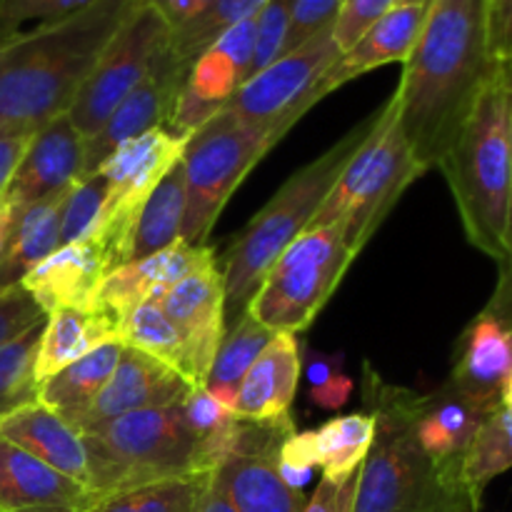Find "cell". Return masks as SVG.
<instances>
[{
    "instance_id": "1f68e13d",
    "label": "cell",
    "mask_w": 512,
    "mask_h": 512,
    "mask_svg": "<svg viewBox=\"0 0 512 512\" xmlns=\"http://www.w3.org/2000/svg\"><path fill=\"white\" fill-rule=\"evenodd\" d=\"M512 470V408L500 405L485 418L463 458V480L480 505V495L498 475Z\"/></svg>"
},
{
    "instance_id": "ab89813d",
    "label": "cell",
    "mask_w": 512,
    "mask_h": 512,
    "mask_svg": "<svg viewBox=\"0 0 512 512\" xmlns=\"http://www.w3.org/2000/svg\"><path fill=\"white\" fill-rule=\"evenodd\" d=\"M45 320H48V315L25 293L23 285L0 290V345L20 338Z\"/></svg>"
},
{
    "instance_id": "ba28073f",
    "label": "cell",
    "mask_w": 512,
    "mask_h": 512,
    "mask_svg": "<svg viewBox=\"0 0 512 512\" xmlns=\"http://www.w3.org/2000/svg\"><path fill=\"white\" fill-rule=\"evenodd\" d=\"M275 145L263 130L243 123L228 110H218L200 125L183 148L185 218L180 238L203 248L220 210L245 175Z\"/></svg>"
},
{
    "instance_id": "4fadbf2b",
    "label": "cell",
    "mask_w": 512,
    "mask_h": 512,
    "mask_svg": "<svg viewBox=\"0 0 512 512\" xmlns=\"http://www.w3.org/2000/svg\"><path fill=\"white\" fill-rule=\"evenodd\" d=\"M193 390V385L163 360L125 345L105 388L100 390L93 405L70 425L85 433L123 415L180 405Z\"/></svg>"
},
{
    "instance_id": "6da1fadb",
    "label": "cell",
    "mask_w": 512,
    "mask_h": 512,
    "mask_svg": "<svg viewBox=\"0 0 512 512\" xmlns=\"http://www.w3.org/2000/svg\"><path fill=\"white\" fill-rule=\"evenodd\" d=\"M495 65L488 0H430L395 88L400 128L425 173L453 148Z\"/></svg>"
},
{
    "instance_id": "cb8c5ba5",
    "label": "cell",
    "mask_w": 512,
    "mask_h": 512,
    "mask_svg": "<svg viewBox=\"0 0 512 512\" xmlns=\"http://www.w3.org/2000/svg\"><path fill=\"white\" fill-rule=\"evenodd\" d=\"M68 190L13 210L8 243L0 255V290L23 283L35 265L60 248V213Z\"/></svg>"
},
{
    "instance_id": "ee69618b",
    "label": "cell",
    "mask_w": 512,
    "mask_h": 512,
    "mask_svg": "<svg viewBox=\"0 0 512 512\" xmlns=\"http://www.w3.org/2000/svg\"><path fill=\"white\" fill-rule=\"evenodd\" d=\"M488 53L493 63L512 58V0H488Z\"/></svg>"
},
{
    "instance_id": "9f6ffc18",
    "label": "cell",
    "mask_w": 512,
    "mask_h": 512,
    "mask_svg": "<svg viewBox=\"0 0 512 512\" xmlns=\"http://www.w3.org/2000/svg\"><path fill=\"white\" fill-rule=\"evenodd\" d=\"M0 512H3V510H0Z\"/></svg>"
},
{
    "instance_id": "4dcf8cb0",
    "label": "cell",
    "mask_w": 512,
    "mask_h": 512,
    "mask_svg": "<svg viewBox=\"0 0 512 512\" xmlns=\"http://www.w3.org/2000/svg\"><path fill=\"white\" fill-rule=\"evenodd\" d=\"M268 0H213L198 15L170 28L168 48L183 65H193L200 53L215 45L233 25L255 18Z\"/></svg>"
},
{
    "instance_id": "d6a6232c",
    "label": "cell",
    "mask_w": 512,
    "mask_h": 512,
    "mask_svg": "<svg viewBox=\"0 0 512 512\" xmlns=\"http://www.w3.org/2000/svg\"><path fill=\"white\" fill-rule=\"evenodd\" d=\"M213 473H195L120 490L98 498L85 512H195V505Z\"/></svg>"
},
{
    "instance_id": "c3c4849f",
    "label": "cell",
    "mask_w": 512,
    "mask_h": 512,
    "mask_svg": "<svg viewBox=\"0 0 512 512\" xmlns=\"http://www.w3.org/2000/svg\"><path fill=\"white\" fill-rule=\"evenodd\" d=\"M148 3L160 10V15L168 20L170 28H175V25L185 23V20H190L193 15H198L200 10H203L205 5L213 3V0H148Z\"/></svg>"
},
{
    "instance_id": "d6986e66",
    "label": "cell",
    "mask_w": 512,
    "mask_h": 512,
    "mask_svg": "<svg viewBox=\"0 0 512 512\" xmlns=\"http://www.w3.org/2000/svg\"><path fill=\"white\" fill-rule=\"evenodd\" d=\"M428 3L393 5L388 13L380 15L360 35L358 43L340 53V58L330 65L328 73L323 75V83H320V93H333L340 85L350 83V80L360 78L375 68H383V65L405 63L415 40H418L420 28H423Z\"/></svg>"
},
{
    "instance_id": "d4e9b609",
    "label": "cell",
    "mask_w": 512,
    "mask_h": 512,
    "mask_svg": "<svg viewBox=\"0 0 512 512\" xmlns=\"http://www.w3.org/2000/svg\"><path fill=\"white\" fill-rule=\"evenodd\" d=\"M215 478L238 512H303L308 503L303 490L285 483L278 460L235 455L215 468Z\"/></svg>"
},
{
    "instance_id": "d590c367",
    "label": "cell",
    "mask_w": 512,
    "mask_h": 512,
    "mask_svg": "<svg viewBox=\"0 0 512 512\" xmlns=\"http://www.w3.org/2000/svg\"><path fill=\"white\" fill-rule=\"evenodd\" d=\"M240 88V75L235 68L233 60L223 53L220 48L210 45L205 53H200L195 58V63L190 65L188 78H185L183 90L190 98L200 100L205 105H213V108H223L228 103L230 95Z\"/></svg>"
},
{
    "instance_id": "f35d334b",
    "label": "cell",
    "mask_w": 512,
    "mask_h": 512,
    "mask_svg": "<svg viewBox=\"0 0 512 512\" xmlns=\"http://www.w3.org/2000/svg\"><path fill=\"white\" fill-rule=\"evenodd\" d=\"M340 8H343V0H293L283 55L293 53L310 38L335 25Z\"/></svg>"
},
{
    "instance_id": "e575fe53",
    "label": "cell",
    "mask_w": 512,
    "mask_h": 512,
    "mask_svg": "<svg viewBox=\"0 0 512 512\" xmlns=\"http://www.w3.org/2000/svg\"><path fill=\"white\" fill-rule=\"evenodd\" d=\"M105 200H108V180L103 173H90L70 185L60 213V245L90 240L98 235L103 223Z\"/></svg>"
},
{
    "instance_id": "8fae6325",
    "label": "cell",
    "mask_w": 512,
    "mask_h": 512,
    "mask_svg": "<svg viewBox=\"0 0 512 512\" xmlns=\"http://www.w3.org/2000/svg\"><path fill=\"white\" fill-rule=\"evenodd\" d=\"M168 40L170 23L155 5L143 0L105 45L98 63L90 70L88 80L70 105V123L85 140H90L103 128L113 110L145 78Z\"/></svg>"
},
{
    "instance_id": "b9f144b4",
    "label": "cell",
    "mask_w": 512,
    "mask_h": 512,
    "mask_svg": "<svg viewBox=\"0 0 512 512\" xmlns=\"http://www.w3.org/2000/svg\"><path fill=\"white\" fill-rule=\"evenodd\" d=\"M358 473L348 475L343 480L320 478L313 498L305 503L303 512H353L355 490H358Z\"/></svg>"
},
{
    "instance_id": "9a60e30c",
    "label": "cell",
    "mask_w": 512,
    "mask_h": 512,
    "mask_svg": "<svg viewBox=\"0 0 512 512\" xmlns=\"http://www.w3.org/2000/svg\"><path fill=\"white\" fill-rule=\"evenodd\" d=\"M215 260L218 258H215V250L210 245L195 248V245L178 238L168 248L158 250L148 258L113 270L100 285L93 308L103 310L120 325V320L133 313L138 305L158 303L175 283L188 278L195 270L215 263Z\"/></svg>"
},
{
    "instance_id": "f546056e",
    "label": "cell",
    "mask_w": 512,
    "mask_h": 512,
    "mask_svg": "<svg viewBox=\"0 0 512 512\" xmlns=\"http://www.w3.org/2000/svg\"><path fill=\"white\" fill-rule=\"evenodd\" d=\"M118 340L128 348H138L153 358L163 360L165 365L178 370L193 388H198L193 365H190L188 345L173 328V323L165 318L158 303H143L133 313L125 315L118 325Z\"/></svg>"
},
{
    "instance_id": "7c38bea8",
    "label": "cell",
    "mask_w": 512,
    "mask_h": 512,
    "mask_svg": "<svg viewBox=\"0 0 512 512\" xmlns=\"http://www.w3.org/2000/svg\"><path fill=\"white\" fill-rule=\"evenodd\" d=\"M188 70V65L180 63L165 45V50L155 58L145 78L113 110L103 128L93 138L85 140V165L80 178L95 173L125 140L138 138L153 128H165L170 115H173L175 100L183 90L185 78H188Z\"/></svg>"
},
{
    "instance_id": "8d00e7d4",
    "label": "cell",
    "mask_w": 512,
    "mask_h": 512,
    "mask_svg": "<svg viewBox=\"0 0 512 512\" xmlns=\"http://www.w3.org/2000/svg\"><path fill=\"white\" fill-rule=\"evenodd\" d=\"M93 0H0V43L28 30L58 23Z\"/></svg>"
},
{
    "instance_id": "60d3db41",
    "label": "cell",
    "mask_w": 512,
    "mask_h": 512,
    "mask_svg": "<svg viewBox=\"0 0 512 512\" xmlns=\"http://www.w3.org/2000/svg\"><path fill=\"white\" fill-rule=\"evenodd\" d=\"M395 5V0H343L338 20L333 25V38L340 53L353 48L360 35Z\"/></svg>"
},
{
    "instance_id": "681fc988",
    "label": "cell",
    "mask_w": 512,
    "mask_h": 512,
    "mask_svg": "<svg viewBox=\"0 0 512 512\" xmlns=\"http://www.w3.org/2000/svg\"><path fill=\"white\" fill-rule=\"evenodd\" d=\"M195 512H238L235 510L233 500L228 498V493H225V488L220 485V480L210 478V483L205 485L203 495H200L198 505H195Z\"/></svg>"
},
{
    "instance_id": "52a82bcc",
    "label": "cell",
    "mask_w": 512,
    "mask_h": 512,
    "mask_svg": "<svg viewBox=\"0 0 512 512\" xmlns=\"http://www.w3.org/2000/svg\"><path fill=\"white\" fill-rule=\"evenodd\" d=\"M423 173L400 128L398 100L393 93L383 108H378L373 130L345 165L308 230L340 223L350 253L358 258L400 195Z\"/></svg>"
},
{
    "instance_id": "f5cc1de1",
    "label": "cell",
    "mask_w": 512,
    "mask_h": 512,
    "mask_svg": "<svg viewBox=\"0 0 512 512\" xmlns=\"http://www.w3.org/2000/svg\"><path fill=\"white\" fill-rule=\"evenodd\" d=\"M10 223H13V210H10V205L0 198V255H3L5 243H8Z\"/></svg>"
},
{
    "instance_id": "f1b7e54d",
    "label": "cell",
    "mask_w": 512,
    "mask_h": 512,
    "mask_svg": "<svg viewBox=\"0 0 512 512\" xmlns=\"http://www.w3.org/2000/svg\"><path fill=\"white\" fill-rule=\"evenodd\" d=\"M313 433L315 455H318V468L323 470V478L343 480L358 473L363 460L368 458L375 440V418L368 410L340 415Z\"/></svg>"
},
{
    "instance_id": "816d5d0a",
    "label": "cell",
    "mask_w": 512,
    "mask_h": 512,
    "mask_svg": "<svg viewBox=\"0 0 512 512\" xmlns=\"http://www.w3.org/2000/svg\"><path fill=\"white\" fill-rule=\"evenodd\" d=\"M508 70V140H510V158H512V58L505 63ZM512 255V213H510V228H508V260ZM505 260V263H508Z\"/></svg>"
},
{
    "instance_id": "f907efd6",
    "label": "cell",
    "mask_w": 512,
    "mask_h": 512,
    "mask_svg": "<svg viewBox=\"0 0 512 512\" xmlns=\"http://www.w3.org/2000/svg\"><path fill=\"white\" fill-rule=\"evenodd\" d=\"M333 375H335V365L330 363V360H313L308 368V378L310 383H313V388L323 385L325 380H330Z\"/></svg>"
},
{
    "instance_id": "836d02e7",
    "label": "cell",
    "mask_w": 512,
    "mask_h": 512,
    "mask_svg": "<svg viewBox=\"0 0 512 512\" xmlns=\"http://www.w3.org/2000/svg\"><path fill=\"white\" fill-rule=\"evenodd\" d=\"M43 328L45 323H40L20 338L0 345V418L38 400L33 368Z\"/></svg>"
},
{
    "instance_id": "11a10c76",
    "label": "cell",
    "mask_w": 512,
    "mask_h": 512,
    "mask_svg": "<svg viewBox=\"0 0 512 512\" xmlns=\"http://www.w3.org/2000/svg\"><path fill=\"white\" fill-rule=\"evenodd\" d=\"M408 3H428V0H395V5H408Z\"/></svg>"
},
{
    "instance_id": "ac0fdd59",
    "label": "cell",
    "mask_w": 512,
    "mask_h": 512,
    "mask_svg": "<svg viewBox=\"0 0 512 512\" xmlns=\"http://www.w3.org/2000/svg\"><path fill=\"white\" fill-rule=\"evenodd\" d=\"M85 485L58 473L35 455L0 438V510L85 512L95 503Z\"/></svg>"
},
{
    "instance_id": "db71d44e",
    "label": "cell",
    "mask_w": 512,
    "mask_h": 512,
    "mask_svg": "<svg viewBox=\"0 0 512 512\" xmlns=\"http://www.w3.org/2000/svg\"><path fill=\"white\" fill-rule=\"evenodd\" d=\"M500 405H508V408H512V370L508 373V378H505L503 390H500Z\"/></svg>"
},
{
    "instance_id": "2e32d148",
    "label": "cell",
    "mask_w": 512,
    "mask_h": 512,
    "mask_svg": "<svg viewBox=\"0 0 512 512\" xmlns=\"http://www.w3.org/2000/svg\"><path fill=\"white\" fill-rule=\"evenodd\" d=\"M83 165L85 138L70 123L68 113L58 115L33 133L18 170L5 188L3 200L10 210L38 203L70 188L83 175Z\"/></svg>"
},
{
    "instance_id": "9c48e42d",
    "label": "cell",
    "mask_w": 512,
    "mask_h": 512,
    "mask_svg": "<svg viewBox=\"0 0 512 512\" xmlns=\"http://www.w3.org/2000/svg\"><path fill=\"white\" fill-rule=\"evenodd\" d=\"M353 260L340 223L305 230L268 270L248 313L270 333H303L335 293Z\"/></svg>"
},
{
    "instance_id": "277c9868",
    "label": "cell",
    "mask_w": 512,
    "mask_h": 512,
    "mask_svg": "<svg viewBox=\"0 0 512 512\" xmlns=\"http://www.w3.org/2000/svg\"><path fill=\"white\" fill-rule=\"evenodd\" d=\"M465 238L503 265L512 213V158L508 140V70L498 63L475 100L443 163Z\"/></svg>"
},
{
    "instance_id": "7a4b0ae2",
    "label": "cell",
    "mask_w": 512,
    "mask_h": 512,
    "mask_svg": "<svg viewBox=\"0 0 512 512\" xmlns=\"http://www.w3.org/2000/svg\"><path fill=\"white\" fill-rule=\"evenodd\" d=\"M143 0H93L0 43V133H35L68 113L100 53Z\"/></svg>"
},
{
    "instance_id": "5b68a950",
    "label": "cell",
    "mask_w": 512,
    "mask_h": 512,
    "mask_svg": "<svg viewBox=\"0 0 512 512\" xmlns=\"http://www.w3.org/2000/svg\"><path fill=\"white\" fill-rule=\"evenodd\" d=\"M378 110L345 133L333 148L325 150L320 158L290 175L283 188L268 200L265 208L255 213V218L235 235L230 248L223 255V288H225V318L238 323L248 313L250 300L263 285L265 275L273 268L285 248L310 228L315 213L328 198L333 185L355 150L363 145L373 130Z\"/></svg>"
},
{
    "instance_id": "44dd1931",
    "label": "cell",
    "mask_w": 512,
    "mask_h": 512,
    "mask_svg": "<svg viewBox=\"0 0 512 512\" xmlns=\"http://www.w3.org/2000/svg\"><path fill=\"white\" fill-rule=\"evenodd\" d=\"M298 380V338L290 333H275L263 353L250 365L245 378L240 380L235 415L243 420H255V423L288 418Z\"/></svg>"
},
{
    "instance_id": "30bf717a",
    "label": "cell",
    "mask_w": 512,
    "mask_h": 512,
    "mask_svg": "<svg viewBox=\"0 0 512 512\" xmlns=\"http://www.w3.org/2000/svg\"><path fill=\"white\" fill-rule=\"evenodd\" d=\"M338 58L340 48L330 25L298 50L280 55L275 63L245 80L220 110H228L278 143L318 100L325 98L320 83Z\"/></svg>"
},
{
    "instance_id": "e0dca14e",
    "label": "cell",
    "mask_w": 512,
    "mask_h": 512,
    "mask_svg": "<svg viewBox=\"0 0 512 512\" xmlns=\"http://www.w3.org/2000/svg\"><path fill=\"white\" fill-rule=\"evenodd\" d=\"M110 275L108 253L98 240L60 245L23 278V288L45 315L55 310L95 305L103 280Z\"/></svg>"
},
{
    "instance_id": "5bb4252c",
    "label": "cell",
    "mask_w": 512,
    "mask_h": 512,
    "mask_svg": "<svg viewBox=\"0 0 512 512\" xmlns=\"http://www.w3.org/2000/svg\"><path fill=\"white\" fill-rule=\"evenodd\" d=\"M158 308L188 345L195 383L205 388L208 370L225 338V288L218 260L175 283L158 300Z\"/></svg>"
},
{
    "instance_id": "4316f807",
    "label": "cell",
    "mask_w": 512,
    "mask_h": 512,
    "mask_svg": "<svg viewBox=\"0 0 512 512\" xmlns=\"http://www.w3.org/2000/svg\"><path fill=\"white\" fill-rule=\"evenodd\" d=\"M185 218V170L183 160L165 173V178L155 185L145 205L135 220L133 238H130V260H143L158 250L168 248L180 238Z\"/></svg>"
},
{
    "instance_id": "7dc6e473",
    "label": "cell",
    "mask_w": 512,
    "mask_h": 512,
    "mask_svg": "<svg viewBox=\"0 0 512 512\" xmlns=\"http://www.w3.org/2000/svg\"><path fill=\"white\" fill-rule=\"evenodd\" d=\"M353 390H355V383L348 378V375L335 373L333 378L325 380L323 385H318V388H310V400H313V403L323 410H338L348 403L350 395H353Z\"/></svg>"
},
{
    "instance_id": "3957f363",
    "label": "cell",
    "mask_w": 512,
    "mask_h": 512,
    "mask_svg": "<svg viewBox=\"0 0 512 512\" xmlns=\"http://www.w3.org/2000/svg\"><path fill=\"white\" fill-rule=\"evenodd\" d=\"M365 410L375 440L360 465L353 512H475L463 465L440 463L415 435L420 395L390 385L365 363Z\"/></svg>"
},
{
    "instance_id": "bcb514c9",
    "label": "cell",
    "mask_w": 512,
    "mask_h": 512,
    "mask_svg": "<svg viewBox=\"0 0 512 512\" xmlns=\"http://www.w3.org/2000/svg\"><path fill=\"white\" fill-rule=\"evenodd\" d=\"M485 315L498 320L505 330L512 333V255L508 263L500 265V280L490 295L488 305L483 308Z\"/></svg>"
},
{
    "instance_id": "484cf974",
    "label": "cell",
    "mask_w": 512,
    "mask_h": 512,
    "mask_svg": "<svg viewBox=\"0 0 512 512\" xmlns=\"http://www.w3.org/2000/svg\"><path fill=\"white\" fill-rule=\"evenodd\" d=\"M123 348L125 345L120 340H108L85 358L70 363L68 368L38 385V403L73 423L78 415H83L93 405L100 390L105 388L120 355H123Z\"/></svg>"
},
{
    "instance_id": "74e56055",
    "label": "cell",
    "mask_w": 512,
    "mask_h": 512,
    "mask_svg": "<svg viewBox=\"0 0 512 512\" xmlns=\"http://www.w3.org/2000/svg\"><path fill=\"white\" fill-rule=\"evenodd\" d=\"M290 10H293V0H268L263 10L258 13V23H255V50H253V65H250V78L268 68L270 63L283 55L285 35H288Z\"/></svg>"
},
{
    "instance_id": "ffe728a7",
    "label": "cell",
    "mask_w": 512,
    "mask_h": 512,
    "mask_svg": "<svg viewBox=\"0 0 512 512\" xmlns=\"http://www.w3.org/2000/svg\"><path fill=\"white\" fill-rule=\"evenodd\" d=\"M0 438L35 455L58 473L88 488V453L83 433L38 400L0 418Z\"/></svg>"
},
{
    "instance_id": "603a6c76",
    "label": "cell",
    "mask_w": 512,
    "mask_h": 512,
    "mask_svg": "<svg viewBox=\"0 0 512 512\" xmlns=\"http://www.w3.org/2000/svg\"><path fill=\"white\" fill-rule=\"evenodd\" d=\"M108 340H118V323L110 315H105L103 310H55V313L48 315L43 335H40L33 368L35 380H38V385L45 383L55 373L68 368L75 360L85 358Z\"/></svg>"
},
{
    "instance_id": "8992f818",
    "label": "cell",
    "mask_w": 512,
    "mask_h": 512,
    "mask_svg": "<svg viewBox=\"0 0 512 512\" xmlns=\"http://www.w3.org/2000/svg\"><path fill=\"white\" fill-rule=\"evenodd\" d=\"M83 443L88 453V490L95 498L205 473L183 403L110 420L85 430Z\"/></svg>"
},
{
    "instance_id": "83f0119b",
    "label": "cell",
    "mask_w": 512,
    "mask_h": 512,
    "mask_svg": "<svg viewBox=\"0 0 512 512\" xmlns=\"http://www.w3.org/2000/svg\"><path fill=\"white\" fill-rule=\"evenodd\" d=\"M273 335L275 333H270L253 315L245 313L220 343L213 365L208 370V378H205V390L233 415L240 380L245 378L255 358L263 353L265 345L273 340Z\"/></svg>"
},
{
    "instance_id": "7402d4cb",
    "label": "cell",
    "mask_w": 512,
    "mask_h": 512,
    "mask_svg": "<svg viewBox=\"0 0 512 512\" xmlns=\"http://www.w3.org/2000/svg\"><path fill=\"white\" fill-rule=\"evenodd\" d=\"M510 370L512 333L498 320L480 313L463 333L450 383L475 403L500 408V390Z\"/></svg>"
},
{
    "instance_id": "7bdbcfd3",
    "label": "cell",
    "mask_w": 512,
    "mask_h": 512,
    "mask_svg": "<svg viewBox=\"0 0 512 512\" xmlns=\"http://www.w3.org/2000/svg\"><path fill=\"white\" fill-rule=\"evenodd\" d=\"M255 23H258V15L233 25L228 33H223L218 40H215V48L223 50V53L233 60L235 68H238L240 85L250 78V65H253V50H255Z\"/></svg>"
},
{
    "instance_id": "f6af8a7d",
    "label": "cell",
    "mask_w": 512,
    "mask_h": 512,
    "mask_svg": "<svg viewBox=\"0 0 512 512\" xmlns=\"http://www.w3.org/2000/svg\"><path fill=\"white\" fill-rule=\"evenodd\" d=\"M30 138H33V133H28V130H5V133H0V198L5 195L10 178L18 170L20 160H23L25 150L30 145Z\"/></svg>"
}]
</instances>
